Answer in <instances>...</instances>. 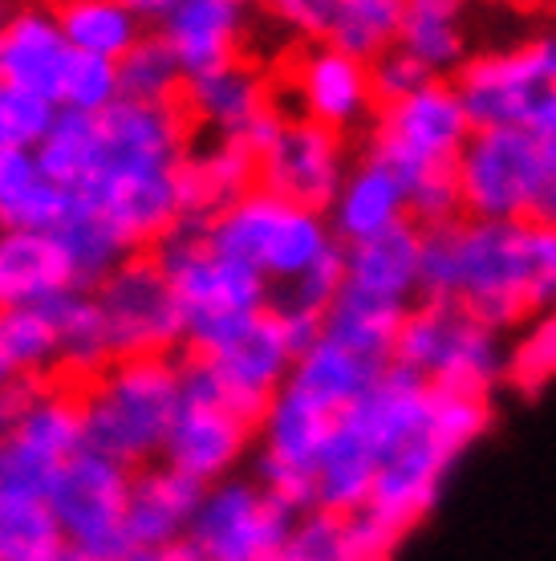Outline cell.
<instances>
[{
  "mask_svg": "<svg viewBox=\"0 0 556 561\" xmlns=\"http://www.w3.org/2000/svg\"><path fill=\"white\" fill-rule=\"evenodd\" d=\"M94 168L78 199L106 216L130 253H151L183 220V163L195 127L183 106L114 102L94 114Z\"/></svg>",
  "mask_w": 556,
  "mask_h": 561,
  "instance_id": "6da1fadb",
  "label": "cell"
},
{
  "mask_svg": "<svg viewBox=\"0 0 556 561\" xmlns=\"http://www.w3.org/2000/svg\"><path fill=\"white\" fill-rule=\"evenodd\" d=\"M78 394L85 448L139 472L167 451L183 408V358H114Z\"/></svg>",
  "mask_w": 556,
  "mask_h": 561,
  "instance_id": "7a4b0ae2",
  "label": "cell"
},
{
  "mask_svg": "<svg viewBox=\"0 0 556 561\" xmlns=\"http://www.w3.org/2000/svg\"><path fill=\"white\" fill-rule=\"evenodd\" d=\"M204 232L220 253L252 265L273 289L301 280L309 268H317L325 256L341 249L325 211L289 204L265 187L248 192L240 204L208 220Z\"/></svg>",
  "mask_w": 556,
  "mask_h": 561,
  "instance_id": "3957f363",
  "label": "cell"
},
{
  "mask_svg": "<svg viewBox=\"0 0 556 561\" xmlns=\"http://www.w3.org/2000/svg\"><path fill=\"white\" fill-rule=\"evenodd\" d=\"M455 306L479 325L508 334L536 313V256H532V220L496 225L463 220L455 228Z\"/></svg>",
  "mask_w": 556,
  "mask_h": 561,
  "instance_id": "277c9868",
  "label": "cell"
},
{
  "mask_svg": "<svg viewBox=\"0 0 556 561\" xmlns=\"http://www.w3.org/2000/svg\"><path fill=\"white\" fill-rule=\"evenodd\" d=\"M183 358L204 366L256 427L265 420L268 403L285 391L292 366H297V351H292L285 322L273 306L195 322Z\"/></svg>",
  "mask_w": 556,
  "mask_h": 561,
  "instance_id": "5b68a950",
  "label": "cell"
},
{
  "mask_svg": "<svg viewBox=\"0 0 556 561\" xmlns=\"http://www.w3.org/2000/svg\"><path fill=\"white\" fill-rule=\"evenodd\" d=\"M460 102L475 130L556 135V37L541 33L500 54L467 57L455 78Z\"/></svg>",
  "mask_w": 556,
  "mask_h": 561,
  "instance_id": "8992f818",
  "label": "cell"
},
{
  "mask_svg": "<svg viewBox=\"0 0 556 561\" xmlns=\"http://www.w3.org/2000/svg\"><path fill=\"white\" fill-rule=\"evenodd\" d=\"M394 363L415 370L435 391L487 394L508 382V346L503 334L467 318L460 306L418 301L403 322Z\"/></svg>",
  "mask_w": 556,
  "mask_h": 561,
  "instance_id": "52a82bcc",
  "label": "cell"
},
{
  "mask_svg": "<svg viewBox=\"0 0 556 561\" xmlns=\"http://www.w3.org/2000/svg\"><path fill=\"white\" fill-rule=\"evenodd\" d=\"M114 358H175L187 351L192 318L154 253H130L94 285Z\"/></svg>",
  "mask_w": 556,
  "mask_h": 561,
  "instance_id": "ba28073f",
  "label": "cell"
},
{
  "mask_svg": "<svg viewBox=\"0 0 556 561\" xmlns=\"http://www.w3.org/2000/svg\"><path fill=\"white\" fill-rule=\"evenodd\" d=\"M130 480H135L130 468L90 448L57 468L45 501L66 534V549L78 561H126L135 553L126 529Z\"/></svg>",
  "mask_w": 556,
  "mask_h": 561,
  "instance_id": "9c48e42d",
  "label": "cell"
},
{
  "mask_svg": "<svg viewBox=\"0 0 556 561\" xmlns=\"http://www.w3.org/2000/svg\"><path fill=\"white\" fill-rule=\"evenodd\" d=\"M252 444H256V423L223 394V387L204 366L183 358V408L171 427L163 463L211 489L220 480L236 477Z\"/></svg>",
  "mask_w": 556,
  "mask_h": 561,
  "instance_id": "30bf717a",
  "label": "cell"
},
{
  "mask_svg": "<svg viewBox=\"0 0 556 561\" xmlns=\"http://www.w3.org/2000/svg\"><path fill=\"white\" fill-rule=\"evenodd\" d=\"M472 135L475 127L463 111L455 82L435 78L410 99L394 102V106H378L366 147L390 159L415 187L427 171L455 168Z\"/></svg>",
  "mask_w": 556,
  "mask_h": 561,
  "instance_id": "8fae6325",
  "label": "cell"
},
{
  "mask_svg": "<svg viewBox=\"0 0 556 561\" xmlns=\"http://www.w3.org/2000/svg\"><path fill=\"white\" fill-rule=\"evenodd\" d=\"M151 253L175 285L192 325L273 306V285L252 265L220 253L204 232V220H179Z\"/></svg>",
  "mask_w": 556,
  "mask_h": 561,
  "instance_id": "7c38bea8",
  "label": "cell"
},
{
  "mask_svg": "<svg viewBox=\"0 0 556 561\" xmlns=\"http://www.w3.org/2000/svg\"><path fill=\"white\" fill-rule=\"evenodd\" d=\"M292 525L297 513L273 501L256 477H228L204 492L187 541L204 561H273Z\"/></svg>",
  "mask_w": 556,
  "mask_h": 561,
  "instance_id": "4fadbf2b",
  "label": "cell"
},
{
  "mask_svg": "<svg viewBox=\"0 0 556 561\" xmlns=\"http://www.w3.org/2000/svg\"><path fill=\"white\" fill-rule=\"evenodd\" d=\"M467 220L520 225L541 183V139L529 130H475L455 163Z\"/></svg>",
  "mask_w": 556,
  "mask_h": 561,
  "instance_id": "5bb4252c",
  "label": "cell"
},
{
  "mask_svg": "<svg viewBox=\"0 0 556 561\" xmlns=\"http://www.w3.org/2000/svg\"><path fill=\"white\" fill-rule=\"evenodd\" d=\"M183 111L192 118L195 135L204 130V135L244 139L256 154H265V147L277 139V130L289 118L277 102V82L248 57L216 73L192 78L183 94Z\"/></svg>",
  "mask_w": 556,
  "mask_h": 561,
  "instance_id": "9a60e30c",
  "label": "cell"
},
{
  "mask_svg": "<svg viewBox=\"0 0 556 561\" xmlns=\"http://www.w3.org/2000/svg\"><path fill=\"white\" fill-rule=\"evenodd\" d=\"M349 168L354 163L346 154V135H334L317 123L289 114L277 139L260 154V187L301 208L329 211Z\"/></svg>",
  "mask_w": 556,
  "mask_h": 561,
  "instance_id": "2e32d148",
  "label": "cell"
},
{
  "mask_svg": "<svg viewBox=\"0 0 556 561\" xmlns=\"http://www.w3.org/2000/svg\"><path fill=\"white\" fill-rule=\"evenodd\" d=\"M285 90L292 94L297 118L349 135L378 114L374 73L358 57L337 54L334 45H301L289 61Z\"/></svg>",
  "mask_w": 556,
  "mask_h": 561,
  "instance_id": "e0dca14e",
  "label": "cell"
},
{
  "mask_svg": "<svg viewBox=\"0 0 556 561\" xmlns=\"http://www.w3.org/2000/svg\"><path fill=\"white\" fill-rule=\"evenodd\" d=\"M463 451L443 444L439 435L422 432L415 435L406 448H398L382 468H378L374 492L366 513L386 525L394 537H406L418 520L427 517L443 492V480L451 472V463L460 460Z\"/></svg>",
  "mask_w": 556,
  "mask_h": 561,
  "instance_id": "ac0fdd59",
  "label": "cell"
},
{
  "mask_svg": "<svg viewBox=\"0 0 556 561\" xmlns=\"http://www.w3.org/2000/svg\"><path fill=\"white\" fill-rule=\"evenodd\" d=\"M154 33L179 57L187 82L244 61L252 33V9L236 0H167Z\"/></svg>",
  "mask_w": 556,
  "mask_h": 561,
  "instance_id": "d6986e66",
  "label": "cell"
},
{
  "mask_svg": "<svg viewBox=\"0 0 556 561\" xmlns=\"http://www.w3.org/2000/svg\"><path fill=\"white\" fill-rule=\"evenodd\" d=\"M431 399H435L431 382L394 363L378 375L374 387L346 415H337V423L386 463L415 435L427 432V423H431Z\"/></svg>",
  "mask_w": 556,
  "mask_h": 561,
  "instance_id": "ffe728a7",
  "label": "cell"
},
{
  "mask_svg": "<svg viewBox=\"0 0 556 561\" xmlns=\"http://www.w3.org/2000/svg\"><path fill=\"white\" fill-rule=\"evenodd\" d=\"M73 49L61 33L54 4H16L0 25V85L57 102Z\"/></svg>",
  "mask_w": 556,
  "mask_h": 561,
  "instance_id": "44dd1931",
  "label": "cell"
},
{
  "mask_svg": "<svg viewBox=\"0 0 556 561\" xmlns=\"http://www.w3.org/2000/svg\"><path fill=\"white\" fill-rule=\"evenodd\" d=\"M325 216H329L337 244H346V249L386 237L394 228L410 225V180L390 159L366 147Z\"/></svg>",
  "mask_w": 556,
  "mask_h": 561,
  "instance_id": "7402d4cb",
  "label": "cell"
},
{
  "mask_svg": "<svg viewBox=\"0 0 556 561\" xmlns=\"http://www.w3.org/2000/svg\"><path fill=\"white\" fill-rule=\"evenodd\" d=\"M183 220H216L260 187V154L244 139L195 135L183 163Z\"/></svg>",
  "mask_w": 556,
  "mask_h": 561,
  "instance_id": "603a6c76",
  "label": "cell"
},
{
  "mask_svg": "<svg viewBox=\"0 0 556 561\" xmlns=\"http://www.w3.org/2000/svg\"><path fill=\"white\" fill-rule=\"evenodd\" d=\"M73 289L82 285L57 232L0 228V309L49 306Z\"/></svg>",
  "mask_w": 556,
  "mask_h": 561,
  "instance_id": "cb8c5ba5",
  "label": "cell"
},
{
  "mask_svg": "<svg viewBox=\"0 0 556 561\" xmlns=\"http://www.w3.org/2000/svg\"><path fill=\"white\" fill-rule=\"evenodd\" d=\"M204 484L183 477L171 463H147L130 480V505H126V529L139 546H171L187 541L195 513L204 505Z\"/></svg>",
  "mask_w": 556,
  "mask_h": 561,
  "instance_id": "d4e9b609",
  "label": "cell"
},
{
  "mask_svg": "<svg viewBox=\"0 0 556 561\" xmlns=\"http://www.w3.org/2000/svg\"><path fill=\"white\" fill-rule=\"evenodd\" d=\"M334 427H337V415H329L313 399L285 387L268 403L265 420L256 427V444H260L256 460L289 468V472H305V477L317 480V460L321 451H325V444H329Z\"/></svg>",
  "mask_w": 556,
  "mask_h": 561,
  "instance_id": "484cf974",
  "label": "cell"
},
{
  "mask_svg": "<svg viewBox=\"0 0 556 561\" xmlns=\"http://www.w3.org/2000/svg\"><path fill=\"white\" fill-rule=\"evenodd\" d=\"M418 273H422V232L415 225H403L386 237L346 249V285L358 294L398 301V306H418L422 301Z\"/></svg>",
  "mask_w": 556,
  "mask_h": 561,
  "instance_id": "4316f807",
  "label": "cell"
},
{
  "mask_svg": "<svg viewBox=\"0 0 556 561\" xmlns=\"http://www.w3.org/2000/svg\"><path fill=\"white\" fill-rule=\"evenodd\" d=\"M73 196L42 171L37 151H0V228L57 232Z\"/></svg>",
  "mask_w": 556,
  "mask_h": 561,
  "instance_id": "83f0119b",
  "label": "cell"
},
{
  "mask_svg": "<svg viewBox=\"0 0 556 561\" xmlns=\"http://www.w3.org/2000/svg\"><path fill=\"white\" fill-rule=\"evenodd\" d=\"M382 370H386V366L366 363L362 354L337 346L334 337H321L317 346H309V351L297 358L285 387L313 399V403L325 408L329 415H346V411L374 387Z\"/></svg>",
  "mask_w": 556,
  "mask_h": 561,
  "instance_id": "f1b7e54d",
  "label": "cell"
},
{
  "mask_svg": "<svg viewBox=\"0 0 556 561\" xmlns=\"http://www.w3.org/2000/svg\"><path fill=\"white\" fill-rule=\"evenodd\" d=\"M49 313L57 325V379L82 387L114 363L111 334H106L94 289H73L49 301Z\"/></svg>",
  "mask_w": 556,
  "mask_h": 561,
  "instance_id": "f546056e",
  "label": "cell"
},
{
  "mask_svg": "<svg viewBox=\"0 0 556 561\" xmlns=\"http://www.w3.org/2000/svg\"><path fill=\"white\" fill-rule=\"evenodd\" d=\"M415 306H398V301H382V297L358 294V289H341L334 309L325 313V337H334L337 346L362 354L366 363L394 366L398 351V334H403L406 313Z\"/></svg>",
  "mask_w": 556,
  "mask_h": 561,
  "instance_id": "4dcf8cb0",
  "label": "cell"
},
{
  "mask_svg": "<svg viewBox=\"0 0 556 561\" xmlns=\"http://www.w3.org/2000/svg\"><path fill=\"white\" fill-rule=\"evenodd\" d=\"M57 21L73 54L123 61L151 33L130 0H70L57 4Z\"/></svg>",
  "mask_w": 556,
  "mask_h": 561,
  "instance_id": "1f68e13d",
  "label": "cell"
},
{
  "mask_svg": "<svg viewBox=\"0 0 556 561\" xmlns=\"http://www.w3.org/2000/svg\"><path fill=\"white\" fill-rule=\"evenodd\" d=\"M398 49L410 54L427 73H460L467 66V33L463 9L451 0H406Z\"/></svg>",
  "mask_w": 556,
  "mask_h": 561,
  "instance_id": "d6a6232c",
  "label": "cell"
},
{
  "mask_svg": "<svg viewBox=\"0 0 556 561\" xmlns=\"http://www.w3.org/2000/svg\"><path fill=\"white\" fill-rule=\"evenodd\" d=\"M378 468H382V460H378L374 451L358 444L337 423L317 460V508L321 513H334V517H358V513H366Z\"/></svg>",
  "mask_w": 556,
  "mask_h": 561,
  "instance_id": "836d02e7",
  "label": "cell"
},
{
  "mask_svg": "<svg viewBox=\"0 0 556 561\" xmlns=\"http://www.w3.org/2000/svg\"><path fill=\"white\" fill-rule=\"evenodd\" d=\"M403 13V0H337V21L329 28V37H325V45L374 66L378 57L398 45Z\"/></svg>",
  "mask_w": 556,
  "mask_h": 561,
  "instance_id": "e575fe53",
  "label": "cell"
},
{
  "mask_svg": "<svg viewBox=\"0 0 556 561\" xmlns=\"http://www.w3.org/2000/svg\"><path fill=\"white\" fill-rule=\"evenodd\" d=\"M66 534L45 496L0 492V561H57Z\"/></svg>",
  "mask_w": 556,
  "mask_h": 561,
  "instance_id": "d590c367",
  "label": "cell"
},
{
  "mask_svg": "<svg viewBox=\"0 0 556 561\" xmlns=\"http://www.w3.org/2000/svg\"><path fill=\"white\" fill-rule=\"evenodd\" d=\"M57 240L66 244V253L73 261V273H78V285L82 289H94L97 280L114 273V268L123 265L130 249H126V240L114 232V225L106 216H97L90 204L73 196V208L70 216L61 220L57 228Z\"/></svg>",
  "mask_w": 556,
  "mask_h": 561,
  "instance_id": "8d00e7d4",
  "label": "cell"
},
{
  "mask_svg": "<svg viewBox=\"0 0 556 561\" xmlns=\"http://www.w3.org/2000/svg\"><path fill=\"white\" fill-rule=\"evenodd\" d=\"M0 366L21 375H49L57 379V325L49 306L0 309Z\"/></svg>",
  "mask_w": 556,
  "mask_h": 561,
  "instance_id": "74e56055",
  "label": "cell"
},
{
  "mask_svg": "<svg viewBox=\"0 0 556 561\" xmlns=\"http://www.w3.org/2000/svg\"><path fill=\"white\" fill-rule=\"evenodd\" d=\"M118 82H123V99L147 102V106H183V94H187V73L179 57L171 54V45L154 28L118 61Z\"/></svg>",
  "mask_w": 556,
  "mask_h": 561,
  "instance_id": "f35d334b",
  "label": "cell"
},
{
  "mask_svg": "<svg viewBox=\"0 0 556 561\" xmlns=\"http://www.w3.org/2000/svg\"><path fill=\"white\" fill-rule=\"evenodd\" d=\"M94 142H97L94 114L57 111L54 130H49L45 142L37 147L42 171L57 183V187H61V192L78 196L85 175H90V168H94Z\"/></svg>",
  "mask_w": 556,
  "mask_h": 561,
  "instance_id": "ab89813d",
  "label": "cell"
},
{
  "mask_svg": "<svg viewBox=\"0 0 556 561\" xmlns=\"http://www.w3.org/2000/svg\"><path fill=\"white\" fill-rule=\"evenodd\" d=\"M556 379V309L524 325L516 346H508V382L516 391L536 394Z\"/></svg>",
  "mask_w": 556,
  "mask_h": 561,
  "instance_id": "60d3db41",
  "label": "cell"
},
{
  "mask_svg": "<svg viewBox=\"0 0 556 561\" xmlns=\"http://www.w3.org/2000/svg\"><path fill=\"white\" fill-rule=\"evenodd\" d=\"M114 102H123V82H118V61H102V57L73 54L61 94H57V111L73 114H106Z\"/></svg>",
  "mask_w": 556,
  "mask_h": 561,
  "instance_id": "b9f144b4",
  "label": "cell"
},
{
  "mask_svg": "<svg viewBox=\"0 0 556 561\" xmlns=\"http://www.w3.org/2000/svg\"><path fill=\"white\" fill-rule=\"evenodd\" d=\"M57 123V102L0 85V151H37Z\"/></svg>",
  "mask_w": 556,
  "mask_h": 561,
  "instance_id": "7bdbcfd3",
  "label": "cell"
},
{
  "mask_svg": "<svg viewBox=\"0 0 556 561\" xmlns=\"http://www.w3.org/2000/svg\"><path fill=\"white\" fill-rule=\"evenodd\" d=\"M346 289V249H337L321 261L317 268H309L301 280H292L285 289H273V309L277 313H305V318H321L334 309V301Z\"/></svg>",
  "mask_w": 556,
  "mask_h": 561,
  "instance_id": "ee69618b",
  "label": "cell"
},
{
  "mask_svg": "<svg viewBox=\"0 0 556 561\" xmlns=\"http://www.w3.org/2000/svg\"><path fill=\"white\" fill-rule=\"evenodd\" d=\"M467 211H463V192L455 180V168L427 171L422 180L410 187V225L418 232H435V228L463 225Z\"/></svg>",
  "mask_w": 556,
  "mask_h": 561,
  "instance_id": "f6af8a7d",
  "label": "cell"
},
{
  "mask_svg": "<svg viewBox=\"0 0 556 561\" xmlns=\"http://www.w3.org/2000/svg\"><path fill=\"white\" fill-rule=\"evenodd\" d=\"M273 561H349L346 549V517L334 513H301L292 525L289 541L280 546V553Z\"/></svg>",
  "mask_w": 556,
  "mask_h": 561,
  "instance_id": "bcb514c9",
  "label": "cell"
},
{
  "mask_svg": "<svg viewBox=\"0 0 556 561\" xmlns=\"http://www.w3.org/2000/svg\"><path fill=\"white\" fill-rule=\"evenodd\" d=\"M57 468L49 460H42L37 451H28L21 439H0V492L13 496H45L54 484Z\"/></svg>",
  "mask_w": 556,
  "mask_h": 561,
  "instance_id": "7dc6e473",
  "label": "cell"
},
{
  "mask_svg": "<svg viewBox=\"0 0 556 561\" xmlns=\"http://www.w3.org/2000/svg\"><path fill=\"white\" fill-rule=\"evenodd\" d=\"M265 16L277 28L297 33L305 45H325L337 21V0H273L265 4Z\"/></svg>",
  "mask_w": 556,
  "mask_h": 561,
  "instance_id": "c3c4849f",
  "label": "cell"
},
{
  "mask_svg": "<svg viewBox=\"0 0 556 561\" xmlns=\"http://www.w3.org/2000/svg\"><path fill=\"white\" fill-rule=\"evenodd\" d=\"M370 73H374V99H378V106H394V102L410 99V94H418L422 85L435 82V73L422 70L415 57L403 54L398 45H394L390 54L378 57L374 66H370Z\"/></svg>",
  "mask_w": 556,
  "mask_h": 561,
  "instance_id": "681fc988",
  "label": "cell"
},
{
  "mask_svg": "<svg viewBox=\"0 0 556 561\" xmlns=\"http://www.w3.org/2000/svg\"><path fill=\"white\" fill-rule=\"evenodd\" d=\"M54 382L57 379H49V375H21V379H9L0 387V439H9L28 420V411L42 403Z\"/></svg>",
  "mask_w": 556,
  "mask_h": 561,
  "instance_id": "f907efd6",
  "label": "cell"
},
{
  "mask_svg": "<svg viewBox=\"0 0 556 561\" xmlns=\"http://www.w3.org/2000/svg\"><path fill=\"white\" fill-rule=\"evenodd\" d=\"M529 220L556 228V135H544L541 139V183H536V199H532Z\"/></svg>",
  "mask_w": 556,
  "mask_h": 561,
  "instance_id": "816d5d0a",
  "label": "cell"
},
{
  "mask_svg": "<svg viewBox=\"0 0 556 561\" xmlns=\"http://www.w3.org/2000/svg\"><path fill=\"white\" fill-rule=\"evenodd\" d=\"M126 561H204L192 541H171V546H139Z\"/></svg>",
  "mask_w": 556,
  "mask_h": 561,
  "instance_id": "f5cc1de1",
  "label": "cell"
},
{
  "mask_svg": "<svg viewBox=\"0 0 556 561\" xmlns=\"http://www.w3.org/2000/svg\"><path fill=\"white\" fill-rule=\"evenodd\" d=\"M13 379V375H9V370H4V366H0V387H4V382Z\"/></svg>",
  "mask_w": 556,
  "mask_h": 561,
  "instance_id": "db71d44e",
  "label": "cell"
},
{
  "mask_svg": "<svg viewBox=\"0 0 556 561\" xmlns=\"http://www.w3.org/2000/svg\"><path fill=\"white\" fill-rule=\"evenodd\" d=\"M57 561H78V558H73L70 549H66V553H61V558H57Z\"/></svg>",
  "mask_w": 556,
  "mask_h": 561,
  "instance_id": "11a10c76",
  "label": "cell"
},
{
  "mask_svg": "<svg viewBox=\"0 0 556 561\" xmlns=\"http://www.w3.org/2000/svg\"><path fill=\"white\" fill-rule=\"evenodd\" d=\"M4 13H9V9H4V4H0V25H4Z\"/></svg>",
  "mask_w": 556,
  "mask_h": 561,
  "instance_id": "9f6ffc18",
  "label": "cell"
}]
</instances>
